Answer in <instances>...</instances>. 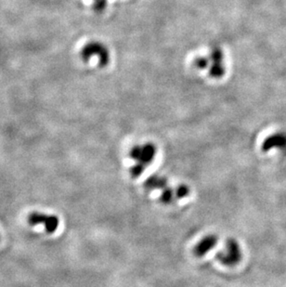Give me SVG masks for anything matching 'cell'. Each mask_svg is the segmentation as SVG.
<instances>
[{
    "instance_id": "cell-3",
    "label": "cell",
    "mask_w": 286,
    "mask_h": 287,
    "mask_svg": "<svg viewBox=\"0 0 286 287\" xmlns=\"http://www.w3.org/2000/svg\"><path fill=\"white\" fill-rule=\"evenodd\" d=\"M84 61H89L93 57H97L101 66H106L110 61V54L106 47L100 42H90L86 45L81 52Z\"/></svg>"
},
{
    "instance_id": "cell-8",
    "label": "cell",
    "mask_w": 286,
    "mask_h": 287,
    "mask_svg": "<svg viewBox=\"0 0 286 287\" xmlns=\"http://www.w3.org/2000/svg\"><path fill=\"white\" fill-rule=\"evenodd\" d=\"M59 223H60V220H59V217L57 215H48V218H47V221L46 223L44 224L45 226V230L48 233H54L58 227H59Z\"/></svg>"
},
{
    "instance_id": "cell-11",
    "label": "cell",
    "mask_w": 286,
    "mask_h": 287,
    "mask_svg": "<svg viewBox=\"0 0 286 287\" xmlns=\"http://www.w3.org/2000/svg\"><path fill=\"white\" fill-rule=\"evenodd\" d=\"M145 168H146V165L141 164V163H136V164H134L133 166L130 167L129 173H130L132 178L137 179L145 171Z\"/></svg>"
},
{
    "instance_id": "cell-4",
    "label": "cell",
    "mask_w": 286,
    "mask_h": 287,
    "mask_svg": "<svg viewBox=\"0 0 286 287\" xmlns=\"http://www.w3.org/2000/svg\"><path fill=\"white\" fill-rule=\"evenodd\" d=\"M156 153V146L153 144L148 143L143 145L134 146L129 152V156L137 163H141L147 166L148 164L153 163Z\"/></svg>"
},
{
    "instance_id": "cell-5",
    "label": "cell",
    "mask_w": 286,
    "mask_h": 287,
    "mask_svg": "<svg viewBox=\"0 0 286 287\" xmlns=\"http://www.w3.org/2000/svg\"><path fill=\"white\" fill-rule=\"evenodd\" d=\"M218 237L215 234H208L202 238L194 246V254L198 257H202L213 250L217 245Z\"/></svg>"
},
{
    "instance_id": "cell-1",
    "label": "cell",
    "mask_w": 286,
    "mask_h": 287,
    "mask_svg": "<svg viewBox=\"0 0 286 287\" xmlns=\"http://www.w3.org/2000/svg\"><path fill=\"white\" fill-rule=\"evenodd\" d=\"M194 65L199 70H207L213 78L222 77L226 72L224 64V54L219 48H214L207 56L198 57Z\"/></svg>"
},
{
    "instance_id": "cell-7",
    "label": "cell",
    "mask_w": 286,
    "mask_h": 287,
    "mask_svg": "<svg viewBox=\"0 0 286 287\" xmlns=\"http://www.w3.org/2000/svg\"><path fill=\"white\" fill-rule=\"evenodd\" d=\"M167 183L168 181L166 178L153 175L146 179V181L144 182V187L148 191H153L156 189H164L165 187H167Z\"/></svg>"
},
{
    "instance_id": "cell-12",
    "label": "cell",
    "mask_w": 286,
    "mask_h": 287,
    "mask_svg": "<svg viewBox=\"0 0 286 287\" xmlns=\"http://www.w3.org/2000/svg\"><path fill=\"white\" fill-rule=\"evenodd\" d=\"M189 195H190V188L187 185H179L175 191L176 198L178 199H183Z\"/></svg>"
},
{
    "instance_id": "cell-6",
    "label": "cell",
    "mask_w": 286,
    "mask_h": 287,
    "mask_svg": "<svg viewBox=\"0 0 286 287\" xmlns=\"http://www.w3.org/2000/svg\"><path fill=\"white\" fill-rule=\"evenodd\" d=\"M274 148L285 150L286 148V134L283 132L274 133L267 137L261 145V150L263 152H268Z\"/></svg>"
},
{
    "instance_id": "cell-2",
    "label": "cell",
    "mask_w": 286,
    "mask_h": 287,
    "mask_svg": "<svg viewBox=\"0 0 286 287\" xmlns=\"http://www.w3.org/2000/svg\"><path fill=\"white\" fill-rule=\"evenodd\" d=\"M243 253L239 243L232 238H229L225 243L224 248L216 253L215 258L227 267H234L240 263Z\"/></svg>"
},
{
    "instance_id": "cell-10",
    "label": "cell",
    "mask_w": 286,
    "mask_h": 287,
    "mask_svg": "<svg viewBox=\"0 0 286 287\" xmlns=\"http://www.w3.org/2000/svg\"><path fill=\"white\" fill-rule=\"evenodd\" d=\"M174 197H176L175 195V191H173L171 188L169 187H165L163 189V192L160 195V202L163 203L164 205L166 204H170L174 200Z\"/></svg>"
},
{
    "instance_id": "cell-13",
    "label": "cell",
    "mask_w": 286,
    "mask_h": 287,
    "mask_svg": "<svg viewBox=\"0 0 286 287\" xmlns=\"http://www.w3.org/2000/svg\"><path fill=\"white\" fill-rule=\"evenodd\" d=\"M99 1H101V0H97V2H99Z\"/></svg>"
},
{
    "instance_id": "cell-9",
    "label": "cell",
    "mask_w": 286,
    "mask_h": 287,
    "mask_svg": "<svg viewBox=\"0 0 286 287\" xmlns=\"http://www.w3.org/2000/svg\"><path fill=\"white\" fill-rule=\"evenodd\" d=\"M48 218V215H45L43 213L38 212H33L28 215V223L31 226L39 225V224H45Z\"/></svg>"
}]
</instances>
